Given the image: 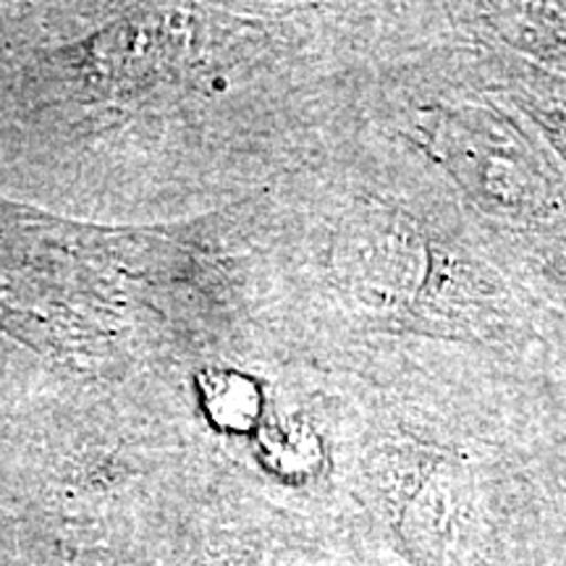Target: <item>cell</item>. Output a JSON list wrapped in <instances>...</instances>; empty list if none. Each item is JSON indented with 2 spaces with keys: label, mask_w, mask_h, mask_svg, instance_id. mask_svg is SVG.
<instances>
[{
  "label": "cell",
  "mask_w": 566,
  "mask_h": 566,
  "mask_svg": "<svg viewBox=\"0 0 566 566\" xmlns=\"http://www.w3.org/2000/svg\"><path fill=\"white\" fill-rule=\"evenodd\" d=\"M202 396L210 417L223 428L244 430L260 415L258 386L239 373L216 370L202 375Z\"/></svg>",
  "instance_id": "1"
}]
</instances>
